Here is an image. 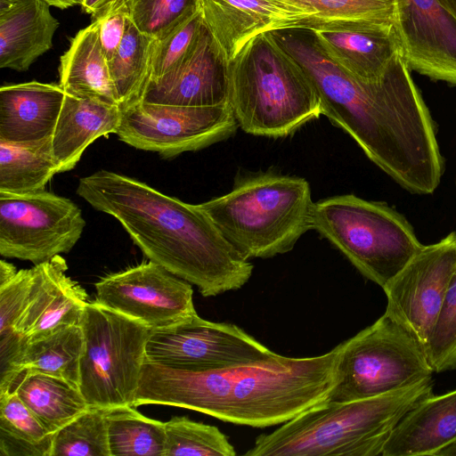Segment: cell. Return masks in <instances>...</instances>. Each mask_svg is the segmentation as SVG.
Returning a JSON list of instances; mask_svg holds the SVG:
<instances>
[{"mask_svg": "<svg viewBox=\"0 0 456 456\" xmlns=\"http://www.w3.org/2000/svg\"><path fill=\"white\" fill-rule=\"evenodd\" d=\"M155 39L129 21L125 37L108 62L117 102L121 110L140 100L149 81Z\"/></svg>", "mask_w": 456, "mask_h": 456, "instance_id": "f1b7e54d", "label": "cell"}, {"mask_svg": "<svg viewBox=\"0 0 456 456\" xmlns=\"http://www.w3.org/2000/svg\"><path fill=\"white\" fill-rule=\"evenodd\" d=\"M122 117L118 105L78 98L65 93L52 135L59 173L71 170L86 149L101 136L117 133Z\"/></svg>", "mask_w": 456, "mask_h": 456, "instance_id": "7402d4cb", "label": "cell"}, {"mask_svg": "<svg viewBox=\"0 0 456 456\" xmlns=\"http://www.w3.org/2000/svg\"><path fill=\"white\" fill-rule=\"evenodd\" d=\"M12 391L52 434L89 408L77 386L45 373L22 372Z\"/></svg>", "mask_w": 456, "mask_h": 456, "instance_id": "d4e9b609", "label": "cell"}, {"mask_svg": "<svg viewBox=\"0 0 456 456\" xmlns=\"http://www.w3.org/2000/svg\"><path fill=\"white\" fill-rule=\"evenodd\" d=\"M59 174L52 136L28 142L0 140V191L27 194L45 190Z\"/></svg>", "mask_w": 456, "mask_h": 456, "instance_id": "484cf974", "label": "cell"}, {"mask_svg": "<svg viewBox=\"0 0 456 456\" xmlns=\"http://www.w3.org/2000/svg\"><path fill=\"white\" fill-rule=\"evenodd\" d=\"M30 281V269H21L0 284V389L9 390L19 374L17 362L23 346L16 325L24 309Z\"/></svg>", "mask_w": 456, "mask_h": 456, "instance_id": "4dcf8cb0", "label": "cell"}, {"mask_svg": "<svg viewBox=\"0 0 456 456\" xmlns=\"http://www.w3.org/2000/svg\"><path fill=\"white\" fill-rule=\"evenodd\" d=\"M456 455V443L444 449L438 456Z\"/></svg>", "mask_w": 456, "mask_h": 456, "instance_id": "ee69618b", "label": "cell"}, {"mask_svg": "<svg viewBox=\"0 0 456 456\" xmlns=\"http://www.w3.org/2000/svg\"><path fill=\"white\" fill-rule=\"evenodd\" d=\"M77 194L116 218L145 256L195 285L203 297L239 289L252 275L253 265L198 204L104 169L81 177Z\"/></svg>", "mask_w": 456, "mask_h": 456, "instance_id": "3957f363", "label": "cell"}, {"mask_svg": "<svg viewBox=\"0 0 456 456\" xmlns=\"http://www.w3.org/2000/svg\"><path fill=\"white\" fill-rule=\"evenodd\" d=\"M202 23L200 9L170 33L155 40L148 82L161 79L183 61L197 40Z\"/></svg>", "mask_w": 456, "mask_h": 456, "instance_id": "d590c367", "label": "cell"}, {"mask_svg": "<svg viewBox=\"0 0 456 456\" xmlns=\"http://www.w3.org/2000/svg\"><path fill=\"white\" fill-rule=\"evenodd\" d=\"M18 0H0V13L11 8Z\"/></svg>", "mask_w": 456, "mask_h": 456, "instance_id": "7bdbcfd3", "label": "cell"}, {"mask_svg": "<svg viewBox=\"0 0 456 456\" xmlns=\"http://www.w3.org/2000/svg\"><path fill=\"white\" fill-rule=\"evenodd\" d=\"M165 456H234V446L218 428L188 417L165 422Z\"/></svg>", "mask_w": 456, "mask_h": 456, "instance_id": "836d02e7", "label": "cell"}, {"mask_svg": "<svg viewBox=\"0 0 456 456\" xmlns=\"http://www.w3.org/2000/svg\"><path fill=\"white\" fill-rule=\"evenodd\" d=\"M455 443L456 389L433 394L409 411L391 434L382 456H438Z\"/></svg>", "mask_w": 456, "mask_h": 456, "instance_id": "44dd1931", "label": "cell"}, {"mask_svg": "<svg viewBox=\"0 0 456 456\" xmlns=\"http://www.w3.org/2000/svg\"><path fill=\"white\" fill-rule=\"evenodd\" d=\"M50 5L60 9H66L77 4H81L82 0H45Z\"/></svg>", "mask_w": 456, "mask_h": 456, "instance_id": "60d3db41", "label": "cell"}, {"mask_svg": "<svg viewBox=\"0 0 456 456\" xmlns=\"http://www.w3.org/2000/svg\"><path fill=\"white\" fill-rule=\"evenodd\" d=\"M425 351L435 372L456 369V269Z\"/></svg>", "mask_w": 456, "mask_h": 456, "instance_id": "8d00e7d4", "label": "cell"}, {"mask_svg": "<svg viewBox=\"0 0 456 456\" xmlns=\"http://www.w3.org/2000/svg\"><path fill=\"white\" fill-rule=\"evenodd\" d=\"M132 23L158 40L200 9V0H126Z\"/></svg>", "mask_w": 456, "mask_h": 456, "instance_id": "e575fe53", "label": "cell"}, {"mask_svg": "<svg viewBox=\"0 0 456 456\" xmlns=\"http://www.w3.org/2000/svg\"><path fill=\"white\" fill-rule=\"evenodd\" d=\"M456 20V0H438Z\"/></svg>", "mask_w": 456, "mask_h": 456, "instance_id": "b9f144b4", "label": "cell"}, {"mask_svg": "<svg viewBox=\"0 0 456 456\" xmlns=\"http://www.w3.org/2000/svg\"><path fill=\"white\" fill-rule=\"evenodd\" d=\"M79 325L84 351L78 387L88 406H134L151 329L96 300L86 305Z\"/></svg>", "mask_w": 456, "mask_h": 456, "instance_id": "ba28073f", "label": "cell"}, {"mask_svg": "<svg viewBox=\"0 0 456 456\" xmlns=\"http://www.w3.org/2000/svg\"><path fill=\"white\" fill-rule=\"evenodd\" d=\"M394 25L410 69L456 85V20L438 0H395Z\"/></svg>", "mask_w": 456, "mask_h": 456, "instance_id": "9a60e30c", "label": "cell"}, {"mask_svg": "<svg viewBox=\"0 0 456 456\" xmlns=\"http://www.w3.org/2000/svg\"><path fill=\"white\" fill-rule=\"evenodd\" d=\"M237 127L229 103L181 106L138 100L122 110L116 134L130 146L167 159L226 140Z\"/></svg>", "mask_w": 456, "mask_h": 456, "instance_id": "8fae6325", "label": "cell"}, {"mask_svg": "<svg viewBox=\"0 0 456 456\" xmlns=\"http://www.w3.org/2000/svg\"><path fill=\"white\" fill-rule=\"evenodd\" d=\"M298 14L305 28L343 21L395 20V0H272Z\"/></svg>", "mask_w": 456, "mask_h": 456, "instance_id": "1f68e13d", "label": "cell"}, {"mask_svg": "<svg viewBox=\"0 0 456 456\" xmlns=\"http://www.w3.org/2000/svg\"><path fill=\"white\" fill-rule=\"evenodd\" d=\"M65 98L57 84L31 81L0 88V140L28 142L53 135Z\"/></svg>", "mask_w": 456, "mask_h": 456, "instance_id": "ffe728a7", "label": "cell"}, {"mask_svg": "<svg viewBox=\"0 0 456 456\" xmlns=\"http://www.w3.org/2000/svg\"><path fill=\"white\" fill-rule=\"evenodd\" d=\"M53 435L14 391L0 394V456H52Z\"/></svg>", "mask_w": 456, "mask_h": 456, "instance_id": "83f0119b", "label": "cell"}, {"mask_svg": "<svg viewBox=\"0 0 456 456\" xmlns=\"http://www.w3.org/2000/svg\"><path fill=\"white\" fill-rule=\"evenodd\" d=\"M229 61L203 22L197 40L183 60L161 79L148 82L140 100L181 106L229 103Z\"/></svg>", "mask_w": 456, "mask_h": 456, "instance_id": "2e32d148", "label": "cell"}, {"mask_svg": "<svg viewBox=\"0 0 456 456\" xmlns=\"http://www.w3.org/2000/svg\"><path fill=\"white\" fill-rule=\"evenodd\" d=\"M456 269V232L424 245L383 288L385 314L426 347Z\"/></svg>", "mask_w": 456, "mask_h": 456, "instance_id": "4fadbf2b", "label": "cell"}, {"mask_svg": "<svg viewBox=\"0 0 456 456\" xmlns=\"http://www.w3.org/2000/svg\"><path fill=\"white\" fill-rule=\"evenodd\" d=\"M67 270L60 255L30 268L28 297L16 325L23 344L65 326L79 325L88 295L66 274Z\"/></svg>", "mask_w": 456, "mask_h": 456, "instance_id": "e0dca14e", "label": "cell"}, {"mask_svg": "<svg viewBox=\"0 0 456 456\" xmlns=\"http://www.w3.org/2000/svg\"><path fill=\"white\" fill-rule=\"evenodd\" d=\"M434 370L419 340L385 314L342 342L337 382L327 400L370 398L416 384Z\"/></svg>", "mask_w": 456, "mask_h": 456, "instance_id": "9c48e42d", "label": "cell"}, {"mask_svg": "<svg viewBox=\"0 0 456 456\" xmlns=\"http://www.w3.org/2000/svg\"><path fill=\"white\" fill-rule=\"evenodd\" d=\"M125 0H82V10L92 15L94 20L118 5Z\"/></svg>", "mask_w": 456, "mask_h": 456, "instance_id": "f35d334b", "label": "cell"}, {"mask_svg": "<svg viewBox=\"0 0 456 456\" xmlns=\"http://www.w3.org/2000/svg\"><path fill=\"white\" fill-rule=\"evenodd\" d=\"M200 12L228 61L257 35L306 26L298 14L272 0H200Z\"/></svg>", "mask_w": 456, "mask_h": 456, "instance_id": "d6986e66", "label": "cell"}, {"mask_svg": "<svg viewBox=\"0 0 456 456\" xmlns=\"http://www.w3.org/2000/svg\"><path fill=\"white\" fill-rule=\"evenodd\" d=\"M312 230L382 289L424 246L411 224L395 208L354 194L314 202Z\"/></svg>", "mask_w": 456, "mask_h": 456, "instance_id": "52a82bcc", "label": "cell"}, {"mask_svg": "<svg viewBox=\"0 0 456 456\" xmlns=\"http://www.w3.org/2000/svg\"><path fill=\"white\" fill-rule=\"evenodd\" d=\"M17 272L18 270L13 265L2 259L0 261V284L10 281Z\"/></svg>", "mask_w": 456, "mask_h": 456, "instance_id": "ab89813d", "label": "cell"}, {"mask_svg": "<svg viewBox=\"0 0 456 456\" xmlns=\"http://www.w3.org/2000/svg\"><path fill=\"white\" fill-rule=\"evenodd\" d=\"M307 28L333 62L363 81L379 79L401 51L394 22L343 21Z\"/></svg>", "mask_w": 456, "mask_h": 456, "instance_id": "ac0fdd59", "label": "cell"}, {"mask_svg": "<svg viewBox=\"0 0 456 456\" xmlns=\"http://www.w3.org/2000/svg\"><path fill=\"white\" fill-rule=\"evenodd\" d=\"M314 204L305 178L270 169L240 176L229 192L198 205L249 260L290 251L312 230Z\"/></svg>", "mask_w": 456, "mask_h": 456, "instance_id": "8992f818", "label": "cell"}, {"mask_svg": "<svg viewBox=\"0 0 456 456\" xmlns=\"http://www.w3.org/2000/svg\"><path fill=\"white\" fill-rule=\"evenodd\" d=\"M107 409L89 407L53 435L52 456H110Z\"/></svg>", "mask_w": 456, "mask_h": 456, "instance_id": "d6a6232c", "label": "cell"}, {"mask_svg": "<svg viewBox=\"0 0 456 456\" xmlns=\"http://www.w3.org/2000/svg\"><path fill=\"white\" fill-rule=\"evenodd\" d=\"M106 416L110 456H165V422L131 405L107 409Z\"/></svg>", "mask_w": 456, "mask_h": 456, "instance_id": "f546056e", "label": "cell"}, {"mask_svg": "<svg viewBox=\"0 0 456 456\" xmlns=\"http://www.w3.org/2000/svg\"><path fill=\"white\" fill-rule=\"evenodd\" d=\"M432 378L385 395L325 400L255 439L247 456H377L391 434L419 403L433 395Z\"/></svg>", "mask_w": 456, "mask_h": 456, "instance_id": "277c9868", "label": "cell"}, {"mask_svg": "<svg viewBox=\"0 0 456 456\" xmlns=\"http://www.w3.org/2000/svg\"><path fill=\"white\" fill-rule=\"evenodd\" d=\"M145 353L151 362L207 370L256 362L274 352L235 324L210 322L195 313L151 330Z\"/></svg>", "mask_w": 456, "mask_h": 456, "instance_id": "7c38bea8", "label": "cell"}, {"mask_svg": "<svg viewBox=\"0 0 456 456\" xmlns=\"http://www.w3.org/2000/svg\"><path fill=\"white\" fill-rule=\"evenodd\" d=\"M84 351L80 325L65 326L23 344L17 362L19 375L37 371L55 376L78 387Z\"/></svg>", "mask_w": 456, "mask_h": 456, "instance_id": "4316f807", "label": "cell"}, {"mask_svg": "<svg viewBox=\"0 0 456 456\" xmlns=\"http://www.w3.org/2000/svg\"><path fill=\"white\" fill-rule=\"evenodd\" d=\"M95 290L98 303L151 330L197 313L191 283L151 260L102 277Z\"/></svg>", "mask_w": 456, "mask_h": 456, "instance_id": "5bb4252c", "label": "cell"}, {"mask_svg": "<svg viewBox=\"0 0 456 456\" xmlns=\"http://www.w3.org/2000/svg\"><path fill=\"white\" fill-rule=\"evenodd\" d=\"M342 343L312 357L273 353L256 362L207 370L145 359L134 406L164 404L253 428L282 424L327 400L337 382Z\"/></svg>", "mask_w": 456, "mask_h": 456, "instance_id": "7a4b0ae2", "label": "cell"}, {"mask_svg": "<svg viewBox=\"0 0 456 456\" xmlns=\"http://www.w3.org/2000/svg\"><path fill=\"white\" fill-rule=\"evenodd\" d=\"M126 1L94 20L98 21L99 40L108 62L121 45L130 21Z\"/></svg>", "mask_w": 456, "mask_h": 456, "instance_id": "74e56055", "label": "cell"}, {"mask_svg": "<svg viewBox=\"0 0 456 456\" xmlns=\"http://www.w3.org/2000/svg\"><path fill=\"white\" fill-rule=\"evenodd\" d=\"M272 34L315 85L322 115L403 189L421 195L436 191L444 159L434 121L401 51L379 79L363 81L333 62L310 28Z\"/></svg>", "mask_w": 456, "mask_h": 456, "instance_id": "6da1fadb", "label": "cell"}, {"mask_svg": "<svg viewBox=\"0 0 456 456\" xmlns=\"http://www.w3.org/2000/svg\"><path fill=\"white\" fill-rule=\"evenodd\" d=\"M86 221L69 199L45 190L12 194L0 191V254L7 258L46 262L69 252Z\"/></svg>", "mask_w": 456, "mask_h": 456, "instance_id": "30bf717a", "label": "cell"}, {"mask_svg": "<svg viewBox=\"0 0 456 456\" xmlns=\"http://www.w3.org/2000/svg\"><path fill=\"white\" fill-rule=\"evenodd\" d=\"M45 0H18L0 13V67L26 71L51 49L59 27Z\"/></svg>", "mask_w": 456, "mask_h": 456, "instance_id": "603a6c76", "label": "cell"}, {"mask_svg": "<svg viewBox=\"0 0 456 456\" xmlns=\"http://www.w3.org/2000/svg\"><path fill=\"white\" fill-rule=\"evenodd\" d=\"M60 86L68 94L118 105L109 64L99 40V24L94 20L71 39L61 57Z\"/></svg>", "mask_w": 456, "mask_h": 456, "instance_id": "cb8c5ba5", "label": "cell"}, {"mask_svg": "<svg viewBox=\"0 0 456 456\" xmlns=\"http://www.w3.org/2000/svg\"><path fill=\"white\" fill-rule=\"evenodd\" d=\"M228 69L229 104L248 134L286 137L322 115L315 85L272 32L250 39Z\"/></svg>", "mask_w": 456, "mask_h": 456, "instance_id": "5b68a950", "label": "cell"}]
</instances>
